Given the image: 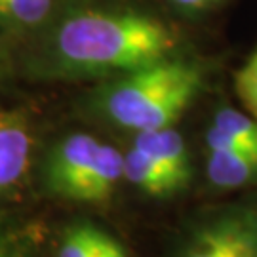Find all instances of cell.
<instances>
[{
	"label": "cell",
	"mask_w": 257,
	"mask_h": 257,
	"mask_svg": "<svg viewBox=\"0 0 257 257\" xmlns=\"http://www.w3.org/2000/svg\"><path fill=\"white\" fill-rule=\"evenodd\" d=\"M175 48L172 29L138 12H80L52 38V61L67 74L130 73L166 59Z\"/></svg>",
	"instance_id": "cell-1"
},
{
	"label": "cell",
	"mask_w": 257,
	"mask_h": 257,
	"mask_svg": "<svg viewBox=\"0 0 257 257\" xmlns=\"http://www.w3.org/2000/svg\"><path fill=\"white\" fill-rule=\"evenodd\" d=\"M202 86L194 63L160 59L126 73L103 95V109L112 122L134 132L170 128L189 109Z\"/></svg>",
	"instance_id": "cell-2"
},
{
	"label": "cell",
	"mask_w": 257,
	"mask_h": 257,
	"mask_svg": "<svg viewBox=\"0 0 257 257\" xmlns=\"http://www.w3.org/2000/svg\"><path fill=\"white\" fill-rule=\"evenodd\" d=\"M185 257H257V208L221 211L194 232Z\"/></svg>",
	"instance_id": "cell-3"
},
{
	"label": "cell",
	"mask_w": 257,
	"mask_h": 257,
	"mask_svg": "<svg viewBox=\"0 0 257 257\" xmlns=\"http://www.w3.org/2000/svg\"><path fill=\"white\" fill-rule=\"evenodd\" d=\"M101 143L88 134H73L65 138L50 156L48 181L55 193L71 198L74 189L90 172Z\"/></svg>",
	"instance_id": "cell-4"
},
{
	"label": "cell",
	"mask_w": 257,
	"mask_h": 257,
	"mask_svg": "<svg viewBox=\"0 0 257 257\" xmlns=\"http://www.w3.org/2000/svg\"><path fill=\"white\" fill-rule=\"evenodd\" d=\"M33 136L21 112L0 110V194L27 174Z\"/></svg>",
	"instance_id": "cell-5"
},
{
	"label": "cell",
	"mask_w": 257,
	"mask_h": 257,
	"mask_svg": "<svg viewBox=\"0 0 257 257\" xmlns=\"http://www.w3.org/2000/svg\"><path fill=\"white\" fill-rule=\"evenodd\" d=\"M134 147L143 151L151 158H155L156 162L174 177L175 183L181 189L189 185V179H191L189 151L185 147L183 138L172 126L170 128L138 132Z\"/></svg>",
	"instance_id": "cell-6"
},
{
	"label": "cell",
	"mask_w": 257,
	"mask_h": 257,
	"mask_svg": "<svg viewBox=\"0 0 257 257\" xmlns=\"http://www.w3.org/2000/svg\"><path fill=\"white\" fill-rule=\"evenodd\" d=\"M122 175H124V155L118 149L101 143L90 172L74 189L71 198L86 204L105 202L110 198Z\"/></svg>",
	"instance_id": "cell-7"
},
{
	"label": "cell",
	"mask_w": 257,
	"mask_h": 257,
	"mask_svg": "<svg viewBox=\"0 0 257 257\" xmlns=\"http://www.w3.org/2000/svg\"><path fill=\"white\" fill-rule=\"evenodd\" d=\"M208 179L213 187L232 191L257 183V151L223 149L208 151Z\"/></svg>",
	"instance_id": "cell-8"
},
{
	"label": "cell",
	"mask_w": 257,
	"mask_h": 257,
	"mask_svg": "<svg viewBox=\"0 0 257 257\" xmlns=\"http://www.w3.org/2000/svg\"><path fill=\"white\" fill-rule=\"evenodd\" d=\"M208 151L251 149L257 151V120L242 110L225 107L215 112L206 134Z\"/></svg>",
	"instance_id": "cell-9"
},
{
	"label": "cell",
	"mask_w": 257,
	"mask_h": 257,
	"mask_svg": "<svg viewBox=\"0 0 257 257\" xmlns=\"http://www.w3.org/2000/svg\"><path fill=\"white\" fill-rule=\"evenodd\" d=\"M124 175L128 177L130 183L151 196H168L181 191L174 177L155 158L136 147H132V151L124 156Z\"/></svg>",
	"instance_id": "cell-10"
},
{
	"label": "cell",
	"mask_w": 257,
	"mask_h": 257,
	"mask_svg": "<svg viewBox=\"0 0 257 257\" xmlns=\"http://www.w3.org/2000/svg\"><path fill=\"white\" fill-rule=\"evenodd\" d=\"M54 0H0V19L16 29L35 27L44 21Z\"/></svg>",
	"instance_id": "cell-11"
},
{
	"label": "cell",
	"mask_w": 257,
	"mask_h": 257,
	"mask_svg": "<svg viewBox=\"0 0 257 257\" xmlns=\"http://www.w3.org/2000/svg\"><path fill=\"white\" fill-rule=\"evenodd\" d=\"M234 90L246 112L257 120V50L234 76Z\"/></svg>",
	"instance_id": "cell-12"
},
{
	"label": "cell",
	"mask_w": 257,
	"mask_h": 257,
	"mask_svg": "<svg viewBox=\"0 0 257 257\" xmlns=\"http://www.w3.org/2000/svg\"><path fill=\"white\" fill-rule=\"evenodd\" d=\"M101 232L90 227H80L73 230L67 238L63 246L59 249V257H92L97 249Z\"/></svg>",
	"instance_id": "cell-13"
},
{
	"label": "cell",
	"mask_w": 257,
	"mask_h": 257,
	"mask_svg": "<svg viewBox=\"0 0 257 257\" xmlns=\"http://www.w3.org/2000/svg\"><path fill=\"white\" fill-rule=\"evenodd\" d=\"M101 257H128L124 248L114 238L101 232Z\"/></svg>",
	"instance_id": "cell-14"
},
{
	"label": "cell",
	"mask_w": 257,
	"mask_h": 257,
	"mask_svg": "<svg viewBox=\"0 0 257 257\" xmlns=\"http://www.w3.org/2000/svg\"><path fill=\"white\" fill-rule=\"evenodd\" d=\"M0 257H19V253L10 251V249H6V248H0Z\"/></svg>",
	"instance_id": "cell-15"
}]
</instances>
